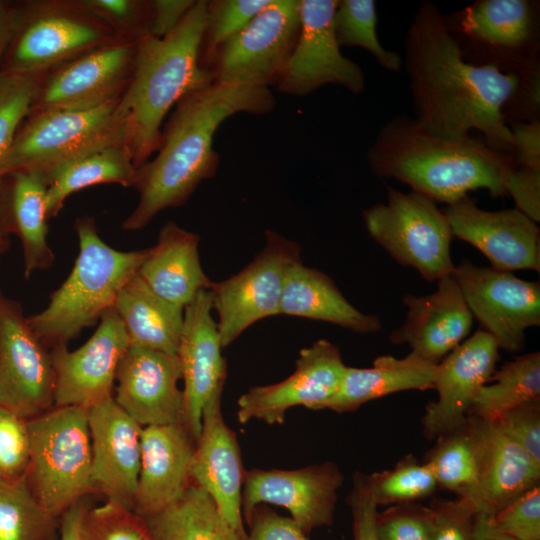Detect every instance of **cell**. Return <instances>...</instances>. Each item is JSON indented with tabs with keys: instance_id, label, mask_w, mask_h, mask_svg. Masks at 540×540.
Listing matches in <instances>:
<instances>
[{
	"instance_id": "cell-16",
	"label": "cell",
	"mask_w": 540,
	"mask_h": 540,
	"mask_svg": "<svg viewBox=\"0 0 540 540\" xmlns=\"http://www.w3.org/2000/svg\"><path fill=\"white\" fill-rule=\"evenodd\" d=\"M338 0H300L301 29L294 51L276 88L306 96L324 85H338L353 94L366 86L362 68L345 57L336 40L333 17Z\"/></svg>"
},
{
	"instance_id": "cell-47",
	"label": "cell",
	"mask_w": 540,
	"mask_h": 540,
	"mask_svg": "<svg viewBox=\"0 0 540 540\" xmlns=\"http://www.w3.org/2000/svg\"><path fill=\"white\" fill-rule=\"evenodd\" d=\"M30 452L27 420L0 408V477L25 474Z\"/></svg>"
},
{
	"instance_id": "cell-34",
	"label": "cell",
	"mask_w": 540,
	"mask_h": 540,
	"mask_svg": "<svg viewBox=\"0 0 540 540\" xmlns=\"http://www.w3.org/2000/svg\"><path fill=\"white\" fill-rule=\"evenodd\" d=\"M144 518L155 540H242L211 496L192 482L177 500Z\"/></svg>"
},
{
	"instance_id": "cell-25",
	"label": "cell",
	"mask_w": 540,
	"mask_h": 540,
	"mask_svg": "<svg viewBox=\"0 0 540 540\" xmlns=\"http://www.w3.org/2000/svg\"><path fill=\"white\" fill-rule=\"evenodd\" d=\"M222 395L211 399L202 413V426L191 462V482L205 490L221 515L245 540L241 509L245 471L236 434L221 413Z\"/></svg>"
},
{
	"instance_id": "cell-5",
	"label": "cell",
	"mask_w": 540,
	"mask_h": 540,
	"mask_svg": "<svg viewBox=\"0 0 540 540\" xmlns=\"http://www.w3.org/2000/svg\"><path fill=\"white\" fill-rule=\"evenodd\" d=\"M79 253L65 281L49 303L27 321L47 348L67 346L85 328L113 308L122 288L137 274L147 249L120 251L100 237L94 218L75 220Z\"/></svg>"
},
{
	"instance_id": "cell-9",
	"label": "cell",
	"mask_w": 540,
	"mask_h": 540,
	"mask_svg": "<svg viewBox=\"0 0 540 540\" xmlns=\"http://www.w3.org/2000/svg\"><path fill=\"white\" fill-rule=\"evenodd\" d=\"M363 219L370 237L397 263L430 282L453 274L452 231L434 200L388 187L387 202L364 210Z\"/></svg>"
},
{
	"instance_id": "cell-4",
	"label": "cell",
	"mask_w": 540,
	"mask_h": 540,
	"mask_svg": "<svg viewBox=\"0 0 540 540\" xmlns=\"http://www.w3.org/2000/svg\"><path fill=\"white\" fill-rule=\"evenodd\" d=\"M206 8V0H196L170 34L137 43L133 75L118 102L124 145L136 168L159 149L164 120L179 100L213 82L199 62Z\"/></svg>"
},
{
	"instance_id": "cell-55",
	"label": "cell",
	"mask_w": 540,
	"mask_h": 540,
	"mask_svg": "<svg viewBox=\"0 0 540 540\" xmlns=\"http://www.w3.org/2000/svg\"><path fill=\"white\" fill-rule=\"evenodd\" d=\"M86 508L80 501L60 517L59 540H82L80 528Z\"/></svg>"
},
{
	"instance_id": "cell-6",
	"label": "cell",
	"mask_w": 540,
	"mask_h": 540,
	"mask_svg": "<svg viewBox=\"0 0 540 540\" xmlns=\"http://www.w3.org/2000/svg\"><path fill=\"white\" fill-rule=\"evenodd\" d=\"M25 480L42 507L59 518L94 490L88 409L53 407L27 420Z\"/></svg>"
},
{
	"instance_id": "cell-24",
	"label": "cell",
	"mask_w": 540,
	"mask_h": 540,
	"mask_svg": "<svg viewBox=\"0 0 540 540\" xmlns=\"http://www.w3.org/2000/svg\"><path fill=\"white\" fill-rule=\"evenodd\" d=\"M94 490L133 509L141 460L142 427L113 399L88 409Z\"/></svg>"
},
{
	"instance_id": "cell-21",
	"label": "cell",
	"mask_w": 540,
	"mask_h": 540,
	"mask_svg": "<svg viewBox=\"0 0 540 540\" xmlns=\"http://www.w3.org/2000/svg\"><path fill=\"white\" fill-rule=\"evenodd\" d=\"M453 237L477 248L497 270L540 271V230L516 208L489 211L469 195L443 210Z\"/></svg>"
},
{
	"instance_id": "cell-28",
	"label": "cell",
	"mask_w": 540,
	"mask_h": 540,
	"mask_svg": "<svg viewBox=\"0 0 540 540\" xmlns=\"http://www.w3.org/2000/svg\"><path fill=\"white\" fill-rule=\"evenodd\" d=\"M196 441L184 424L141 430V460L133 510L143 517L177 500L191 483Z\"/></svg>"
},
{
	"instance_id": "cell-57",
	"label": "cell",
	"mask_w": 540,
	"mask_h": 540,
	"mask_svg": "<svg viewBox=\"0 0 540 540\" xmlns=\"http://www.w3.org/2000/svg\"><path fill=\"white\" fill-rule=\"evenodd\" d=\"M472 540H515L495 528L491 516L476 514Z\"/></svg>"
},
{
	"instance_id": "cell-38",
	"label": "cell",
	"mask_w": 540,
	"mask_h": 540,
	"mask_svg": "<svg viewBox=\"0 0 540 540\" xmlns=\"http://www.w3.org/2000/svg\"><path fill=\"white\" fill-rule=\"evenodd\" d=\"M437 485L467 500L475 509L478 496L477 465L471 440L465 426L441 436L424 459Z\"/></svg>"
},
{
	"instance_id": "cell-58",
	"label": "cell",
	"mask_w": 540,
	"mask_h": 540,
	"mask_svg": "<svg viewBox=\"0 0 540 540\" xmlns=\"http://www.w3.org/2000/svg\"><path fill=\"white\" fill-rule=\"evenodd\" d=\"M9 245H10L9 235L4 230L3 225L1 223V219H0V259L3 256V254L9 249Z\"/></svg>"
},
{
	"instance_id": "cell-22",
	"label": "cell",
	"mask_w": 540,
	"mask_h": 540,
	"mask_svg": "<svg viewBox=\"0 0 540 540\" xmlns=\"http://www.w3.org/2000/svg\"><path fill=\"white\" fill-rule=\"evenodd\" d=\"M177 354L129 345L117 367L115 402L141 427L184 424Z\"/></svg>"
},
{
	"instance_id": "cell-8",
	"label": "cell",
	"mask_w": 540,
	"mask_h": 540,
	"mask_svg": "<svg viewBox=\"0 0 540 540\" xmlns=\"http://www.w3.org/2000/svg\"><path fill=\"white\" fill-rule=\"evenodd\" d=\"M119 100L90 110L29 113L7 154L3 177L16 170L29 171L39 175L48 187L53 177L70 163L106 147L124 144Z\"/></svg>"
},
{
	"instance_id": "cell-48",
	"label": "cell",
	"mask_w": 540,
	"mask_h": 540,
	"mask_svg": "<svg viewBox=\"0 0 540 540\" xmlns=\"http://www.w3.org/2000/svg\"><path fill=\"white\" fill-rule=\"evenodd\" d=\"M431 510V540H472L476 511L465 499L435 498Z\"/></svg>"
},
{
	"instance_id": "cell-54",
	"label": "cell",
	"mask_w": 540,
	"mask_h": 540,
	"mask_svg": "<svg viewBox=\"0 0 540 540\" xmlns=\"http://www.w3.org/2000/svg\"><path fill=\"white\" fill-rule=\"evenodd\" d=\"M196 0H151L150 36L170 34L194 6Z\"/></svg>"
},
{
	"instance_id": "cell-7",
	"label": "cell",
	"mask_w": 540,
	"mask_h": 540,
	"mask_svg": "<svg viewBox=\"0 0 540 540\" xmlns=\"http://www.w3.org/2000/svg\"><path fill=\"white\" fill-rule=\"evenodd\" d=\"M13 36L0 72L42 74L118 40L81 0L15 1Z\"/></svg>"
},
{
	"instance_id": "cell-30",
	"label": "cell",
	"mask_w": 540,
	"mask_h": 540,
	"mask_svg": "<svg viewBox=\"0 0 540 540\" xmlns=\"http://www.w3.org/2000/svg\"><path fill=\"white\" fill-rule=\"evenodd\" d=\"M47 185L37 174L16 170L0 182V219L8 235L18 237L23 249L24 277L49 269L55 260L47 241Z\"/></svg>"
},
{
	"instance_id": "cell-36",
	"label": "cell",
	"mask_w": 540,
	"mask_h": 540,
	"mask_svg": "<svg viewBox=\"0 0 540 540\" xmlns=\"http://www.w3.org/2000/svg\"><path fill=\"white\" fill-rule=\"evenodd\" d=\"M540 400V353L517 356L495 370L475 395L468 416L493 422L509 410Z\"/></svg>"
},
{
	"instance_id": "cell-45",
	"label": "cell",
	"mask_w": 540,
	"mask_h": 540,
	"mask_svg": "<svg viewBox=\"0 0 540 540\" xmlns=\"http://www.w3.org/2000/svg\"><path fill=\"white\" fill-rule=\"evenodd\" d=\"M378 540H431L429 506L417 502L388 506L376 514Z\"/></svg>"
},
{
	"instance_id": "cell-44",
	"label": "cell",
	"mask_w": 540,
	"mask_h": 540,
	"mask_svg": "<svg viewBox=\"0 0 540 540\" xmlns=\"http://www.w3.org/2000/svg\"><path fill=\"white\" fill-rule=\"evenodd\" d=\"M118 40L138 43L150 35L151 0H81Z\"/></svg>"
},
{
	"instance_id": "cell-41",
	"label": "cell",
	"mask_w": 540,
	"mask_h": 540,
	"mask_svg": "<svg viewBox=\"0 0 540 540\" xmlns=\"http://www.w3.org/2000/svg\"><path fill=\"white\" fill-rule=\"evenodd\" d=\"M270 2L271 0L207 1L199 49L201 67L207 70L216 50L240 32Z\"/></svg>"
},
{
	"instance_id": "cell-53",
	"label": "cell",
	"mask_w": 540,
	"mask_h": 540,
	"mask_svg": "<svg viewBox=\"0 0 540 540\" xmlns=\"http://www.w3.org/2000/svg\"><path fill=\"white\" fill-rule=\"evenodd\" d=\"M512 133V158L517 166L540 170V121L515 122Z\"/></svg>"
},
{
	"instance_id": "cell-2",
	"label": "cell",
	"mask_w": 540,
	"mask_h": 540,
	"mask_svg": "<svg viewBox=\"0 0 540 540\" xmlns=\"http://www.w3.org/2000/svg\"><path fill=\"white\" fill-rule=\"evenodd\" d=\"M275 106L270 89L238 84L212 82L185 95L163 124L156 155L136 169L139 200L122 228L141 230L161 211L184 205L201 182L216 175L219 126L237 113L264 115Z\"/></svg>"
},
{
	"instance_id": "cell-39",
	"label": "cell",
	"mask_w": 540,
	"mask_h": 540,
	"mask_svg": "<svg viewBox=\"0 0 540 540\" xmlns=\"http://www.w3.org/2000/svg\"><path fill=\"white\" fill-rule=\"evenodd\" d=\"M377 22L374 0H338L333 28L339 46L363 48L382 68L397 72L403 67V58L381 44Z\"/></svg>"
},
{
	"instance_id": "cell-17",
	"label": "cell",
	"mask_w": 540,
	"mask_h": 540,
	"mask_svg": "<svg viewBox=\"0 0 540 540\" xmlns=\"http://www.w3.org/2000/svg\"><path fill=\"white\" fill-rule=\"evenodd\" d=\"M344 476L333 462L295 470H259L245 473L241 509L245 523L254 508L273 504L286 508L293 521L309 534L313 529L331 526L338 490Z\"/></svg>"
},
{
	"instance_id": "cell-52",
	"label": "cell",
	"mask_w": 540,
	"mask_h": 540,
	"mask_svg": "<svg viewBox=\"0 0 540 540\" xmlns=\"http://www.w3.org/2000/svg\"><path fill=\"white\" fill-rule=\"evenodd\" d=\"M347 503L352 515L353 540H378L375 527L378 506L368 491L363 473L354 474Z\"/></svg>"
},
{
	"instance_id": "cell-33",
	"label": "cell",
	"mask_w": 540,
	"mask_h": 540,
	"mask_svg": "<svg viewBox=\"0 0 540 540\" xmlns=\"http://www.w3.org/2000/svg\"><path fill=\"white\" fill-rule=\"evenodd\" d=\"M113 308L130 345L177 354L184 308L157 295L137 274L122 288Z\"/></svg>"
},
{
	"instance_id": "cell-46",
	"label": "cell",
	"mask_w": 540,
	"mask_h": 540,
	"mask_svg": "<svg viewBox=\"0 0 540 540\" xmlns=\"http://www.w3.org/2000/svg\"><path fill=\"white\" fill-rule=\"evenodd\" d=\"M491 521L496 529L515 540H540V485L512 500Z\"/></svg>"
},
{
	"instance_id": "cell-40",
	"label": "cell",
	"mask_w": 540,
	"mask_h": 540,
	"mask_svg": "<svg viewBox=\"0 0 540 540\" xmlns=\"http://www.w3.org/2000/svg\"><path fill=\"white\" fill-rule=\"evenodd\" d=\"M364 480L377 506L417 502L431 496L438 488L429 465L411 454L391 469L364 474Z\"/></svg>"
},
{
	"instance_id": "cell-15",
	"label": "cell",
	"mask_w": 540,
	"mask_h": 540,
	"mask_svg": "<svg viewBox=\"0 0 540 540\" xmlns=\"http://www.w3.org/2000/svg\"><path fill=\"white\" fill-rule=\"evenodd\" d=\"M137 43L115 40L43 73L30 113L90 110L115 102L128 87Z\"/></svg>"
},
{
	"instance_id": "cell-13",
	"label": "cell",
	"mask_w": 540,
	"mask_h": 540,
	"mask_svg": "<svg viewBox=\"0 0 540 540\" xmlns=\"http://www.w3.org/2000/svg\"><path fill=\"white\" fill-rule=\"evenodd\" d=\"M55 371L21 304L0 290V408L30 420L54 407Z\"/></svg>"
},
{
	"instance_id": "cell-50",
	"label": "cell",
	"mask_w": 540,
	"mask_h": 540,
	"mask_svg": "<svg viewBox=\"0 0 540 540\" xmlns=\"http://www.w3.org/2000/svg\"><path fill=\"white\" fill-rule=\"evenodd\" d=\"M504 188L512 196L516 209L534 222L540 221V170L515 164L505 176Z\"/></svg>"
},
{
	"instance_id": "cell-12",
	"label": "cell",
	"mask_w": 540,
	"mask_h": 540,
	"mask_svg": "<svg viewBox=\"0 0 540 540\" xmlns=\"http://www.w3.org/2000/svg\"><path fill=\"white\" fill-rule=\"evenodd\" d=\"M265 237L264 248L246 267L210 288L223 348L254 323L279 315L288 268L301 260L296 242L272 230Z\"/></svg>"
},
{
	"instance_id": "cell-11",
	"label": "cell",
	"mask_w": 540,
	"mask_h": 540,
	"mask_svg": "<svg viewBox=\"0 0 540 540\" xmlns=\"http://www.w3.org/2000/svg\"><path fill=\"white\" fill-rule=\"evenodd\" d=\"M300 0H271L214 53L213 82L270 89L276 86L297 44Z\"/></svg>"
},
{
	"instance_id": "cell-23",
	"label": "cell",
	"mask_w": 540,
	"mask_h": 540,
	"mask_svg": "<svg viewBox=\"0 0 540 540\" xmlns=\"http://www.w3.org/2000/svg\"><path fill=\"white\" fill-rule=\"evenodd\" d=\"M212 310L210 289L200 291L184 307L177 350L184 381V423L195 441L201 432L204 407L211 399L222 395L226 379L223 347Z\"/></svg>"
},
{
	"instance_id": "cell-27",
	"label": "cell",
	"mask_w": 540,
	"mask_h": 540,
	"mask_svg": "<svg viewBox=\"0 0 540 540\" xmlns=\"http://www.w3.org/2000/svg\"><path fill=\"white\" fill-rule=\"evenodd\" d=\"M465 429L477 465L476 514L493 517L519 495L539 485L540 464L493 422L468 416Z\"/></svg>"
},
{
	"instance_id": "cell-19",
	"label": "cell",
	"mask_w": 540,
	"mask_h": 540,
	"mask_svg": "<svg viewBox=\"0 0 540 540\" xmlns=\"http://www.w3.org/2000/svg\"><path fill=\"white\" fill-rule=\"evenodd\" d=\"M294 372L285 380L249 389L238 399L241 424L252 419L282 424L286 411L295 406L320 410L337 392L346 366L339 348L320 339L303 348Z\"/></svg>"
},
{
	"instance_id": "cell-43",
	"label": "cell",
	"mask_w": 540,
	"mask_h": 540,
	"mask_svg": "<svg viewBox=\"0 0 540 540\" xmlns=\"http://www.w3.org/2000/svg\"><path fill=\"white\" fill-rule=\"evenodd\" d=\"M42 74L0 72V182L5 159L21 123L30 113L32 99Z\"/></svg>"
},
{
	"instance_id": "cell-35",
	"label": "cell",
	"mask_w": 540,
	"mask_h": 540,
	"mask_svg": "<svg viewBox=\"0 0 540 540\" xmlns=\"http://www.w3.org/2000/svg\"><path fill=\"white\" fill-rule=\"evenodd\" d=\"M136 167L124 144L106 147L64 167L50 181L46 192L48 219L55 217L73 193L98 184L133 187Z\"/></svg>"
},
{
	"instance_id": "cell-56",
	"label": "cell",
	"mask_w": 540,
	"mask_h": 540,
	"mask_svg": "<svg viewBox=\"0 0 540 540\" xmlns=\"http://www.w3.org/2000/svg\"><path fill=\"white\" fill-rule=\"evenodd\" d=\"M15 18V1L0 0V67L13 36Z\"/></svg>"
},
{
	"instance_id": "cell-49",
	"label": "cell",
	"mask_w": 540,
	"mask_h": 540,
	"mask_svg": "<svg viewBox=\"0 0 540 540\" xmlns=\"http://www.w3.org/2000/svg\"><path fill=\"white\" fill-rule=\"evenodd\" d=\"M497 428L540 464V403L513 408L493 421Z\"/></svg>"
},
{
	"instance_id": "cell-26",
	"label": "cell",
	"mask_w": 540,
	"mask_h": 540,
	"mask_svg": "<svg viewBox=\"0 0 540 540\" xmlns=\"http://www.w3.org/2000/svg\"><path fill=\"white\" fill-rule=\"evenodd\" d=\"M402 301L407 307L406 318L389 340L409 345L411 354L428 363L437 365L473 327L474 318L452 275L439 280L433 293L406 294Z\"/></svg>"
},
{
	"instance_id": "cell-31",
	"label": "cell",
	"mask_w": 540,
	"mask_h": 540,
	"mask_svg": "<svg viewBox=\"0 0 540 540\" xmlns=\"http://www.w3.org/2000/svg\"><path fill=\"white\" fill-rule=\"evenodd\" d=\"M281 314L328 322L361 334L376 333L381 328L377 315L354 307L329 276L305 266L302 260L288 268L279 305Z\"/></svg>"
},
{
	"instance_id": "cell-3",
	"label": "cell",
	"mask_w": 540,
	"mask_h": 540,
	"mask_svg": "<svg viewBox=\"0 0 540 540\" xmlns=\"http://www.w3.org/2000/svg\"><path fill=\"white\" fill-rule=\"evenodd\" d=\"M370 170L394 178L437 202L452 205L470 191L485 189L506 196L504 179L515 165L483 139L436 137L406 115L387 121L367 151Z\"/></svg>"
},
{
	"instance_id": "cell-51",
	"label": "cell",
	"mask_w": 540,
	"mask_h": 540,
	"mask_svg": "<svg viewBox=\"0 0 540 540\" xmlns=\"http://www.w3.org/2000/svg\"><path fill=\"white\" fill-rule=\"evenodd\" d=\"M250 531L245 540H309L307 534L293 521L260 504L246 523Z\"/></svg>"
},
{
	"instance_id": "cell-10",
	"label": "cell",
	"mask_w": 540,
	"mask_h": 540,
	"mask_svg": "<svg viewBox=\"0 0 540 540\" xmlns=\"http://www.w3.org/2000/svg\"><path fill=\"white\" fill-rule=\"evenodd\" d=\"M464 57L528 77L539 69V10L530 0H479L444 16Z\"/></svg>"
},
{
	"instance_id": "cell-20",
	"label": "cell",
	"mask_w": 540,
	"mask_h": 540,
	"mask_svg": "<svg viewBox=\"0 0 540 540\" xmlns=\"http://www.w3.org/2000/svg\"><path fill=\"white\" fill-rule=\"evenodd\" d=\"M499 357L495 339L478 329L437 364L433 388L437 399L427 404L421 420L427 440L465 426L472 401L496 370Z\"/></svg>"
},
{
	"instance_id": "cell-37",
	"label": "cell",
	"mask_w": 540,
	"mask_h": 540,
	"mask_svg": "<svg viewBox=\"0 0 540 540\" xmlns=\"http://www.w3.org/2000/svg\"><path fill=\"white\" fill-rule=\"evenodd\" d=\"M60 519L49 514L24 475L0 477V540H58Z\"/></svg>"
},
{
	"instance_id": "cell-18",
	"label": "cell",
	"mask_w": 540,
	"mask_h": 540,
	"mask_svg": "<svg viewBox=\"0 0 540 540\" xmlns=\"http://www.w3.org/2000/svg\"><path fill=\"white\" fill-rule=\"evenodd\" d=\"M129 345L118 314L114 308H110L82 346L73 351H69L67 346L52 348L54 406L89 409L113 397L117 367Z\"/></svg>"
},
{
	"instance_id": "cell-32",
	"label": "cell",
	"mask_w": 540,
	"mask_h": 540,
	"mask_svg": "<svg viewBox=\"0 0 540 540\" xmlns=\"http://www.w3.org/2000/svg\"><path fill=\"white\" fill-rule=\"evenodd\" d=\"M437 365L409 353L403 358L382 355L368 368L346 366L335 395L321 409L352 412L363 404L401 391L434 388Z\"/></svg>"
},
{
	"instance_id": "cell-1",
	"label": "cell",
	"mask_w": 540,
	"mask_h": 540,
	"mask_svg": "<svg viewBox=\"0 0 540 540\" xmlns=\"http://www.w3.org/2000/svg\"><path fill=\"white\" fill-rule=\"evenodd\" d=\"M416 123L444 139H464L479 131L495 151L512 157L507 119L529 78L489 64L468 61L437 5L423 1L404 42Z\"/></svg>"
},
{
	"instance_id": "cell-29",
	"label": "cell",
	"mask_w": 540,
	"mask_h": 540,
	"mask_svg": "<svg viewBox=\"0 0 540 540\" xmlns=\"http://www.w3.org/2000/svg\"><path fill=\"white\" fill-rule=\"evenodd\" d=\"M199 241L197 234L168 221L156 244L147 249L137 275L157 295L184 308L213 283L201 266Z\"/></svg>"
},
{
	"instance_id": "cell-14",
	"label": "cell",
	"mask_w": 540,
	"mask_h": 540,
	"mask_svg": "<svg viewBox=\"0 0 540 540\" xmlns=\"http://www.w3.org/2000/svg\"><path fill=\"white\" fill-rule=\"evenodd\" d=\"M481 329L499 349L518 353L525 346V331L540 325V284L512 272L478 266L464 259L452 274Z\"/></svg>"
},
{
	"instance_id": "cell-42",
	"label": "cell",
	"mask_w": 540,
	"mask_h": 540,
	"mask_svg": "<svg viewBox=\"0 0 540 540\" xmlns=\"http://www.w3.org/2000/svg\"><path fill=\"white\" fill-rule=\"evenodd\" d=\"M80 530L82 540H155L142 515L109 500L86 508Z\"/></svg>"
}]
</instances>
